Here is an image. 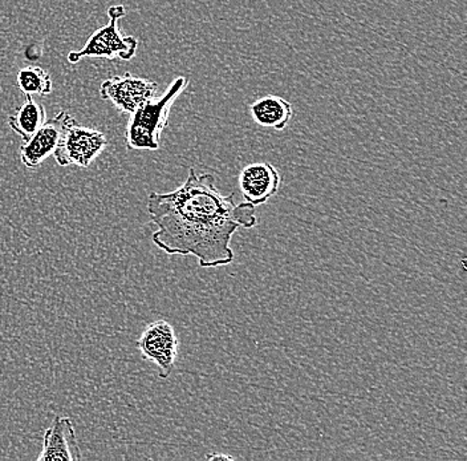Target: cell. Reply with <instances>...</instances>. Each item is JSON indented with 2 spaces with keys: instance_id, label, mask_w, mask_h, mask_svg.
<instances>
[{
  "instance_id": "30bf717a",
  "label": "cell",
  "mask_w": 467,
  "mask_h": 461,
  "mask_svg": "<svg viewBox=\"0 0 467 461\" xmlns=\"http://www.w3.org/2000/svg\"><path fill=\"white\" fill-rule=\"evenodd\" d=\"M250 112L256 124L282 132L290 124L294 108L279 96H265L251 104Z\"/></svg>"
},
{
  "instance_id": "4fadbf2b",
  "label": "cell",
  "mask_w": 467,
  "mask_h": 461,
  "mask_svg": "<svg viewBox=\"0 0 467 461\" xmlns=\"http://www.w3.org/2000/svg\"><path fill=\"white\" fill-rule=\"evenodd\" d=\"M207 460H233V456H229V455H223V454H215V455H209L207 456Z\"/></svg>"
},
{
  "instance_id": "8fae6325",
  "label": "cell",
  "mask_w": 467,
  "mask_h": 461,
  "mask_svg": "<svg viewBox=\"0 0 467 461\" xmlns=\"http://www.w3.org/2000/svg\"><path fill=\"white\" fill-rule=\"evenodd\" d=\"M47 112L43 104L37 103L34 98L26 95V101L15 110L13 115L8 118V125L15 133L22 137L23 141H27L34 136L40 127L46 122Z\"/></svg>"
},
{
  "instance_id": "ba28073f",
  "label": "cell",
  "mask_w": 467,
  "mask_h": 461,
  "mask_svg": "<svg viewBox=\"0 0 467 461\" xmlns=\"http://www.w3.org/2000/svg\"><path fill=\"white\" fill-rule=\"evenodd\" d=\"M279 171L270 162H255L242 169L239 189L244 201L254 206L263 205L279 192Z\"/></svg>"
},
{
  "instance_id": "7a4b0ae2",
  "label": "cell",
  "mask_w": 467,
  "mask_h": 461,
  "mask_svg": "<svg viewBox=\"0 0 467 461\" xmlns=\"http://www.w3.org/2000/svg\"><path fill=\"white\" fill-rule=\"evenodd\" d=\"M189 80L183 76L175 79L160 98H151L136 112L131 113L127 127V148L130 151H157L161 134L168 125L169 113L175 99L183 92Z\"/></svg>"
},
{
  "instance_id": "3957f363",
  "label": "cell",
  "mask_w": 467,
  "mask_h": 461,
  "mask_svg": "<svg viewBox=\"0 0 467 461\" xmlns=\"http://www.w3.org/2000/svg\"><path fill=\"white\" fill-rule=\"evenodd\" d=\"M125 14L127 10L124 5H112L108 10L109 23L99 28L80 51L69 52V63L76 64L86 58L109 60H130L134 58L139 47V39L134 37H125L119 31V20L124 17Z\"/></svg>"
},
{
  "instance_id": "6da1fadb",
  "label": "cell",
  "mask_w": 467,
  "mask_h": 461,
  "mask_svg": "<svg viewBox=\"0 0 467 461\" xmlns=\"http://www.w3.org/2000/svg\"><path fill=\"white\" fill-rule=\"evenodd\" d=\"M256 206L224 195L210 173L190 168L185 183L169 194H150L146 212L157 227L151 241L168 256H192L202 268L234 261L232 239L239 227L258 225Z\"/></svg>"
},
{
  "instance_id": "7c38bea8",
  "label": "cell",
  "mask_w": 467,
  "mask_h": 461,
  "mask_svg": "<svg viewBox=\"0 0 467 461\" xmlns=\"http://www.w3.org/2000/svg\"><path fill=\"white\" fill-rule=\"evenodd\" d=\"M17 87L25 95L47 96L52 92V79L40 67H26L17 74Z\"/></svg>"
},
{
  "instance_id": "9c48e42d",
  "label": "cell",
  "mask_w": 467,
  "mask_h": 461,
  "mask_svg": "<svg viewBox=\"0 0 467 461\" xmlns=\"http://www.w3.org/2000/svg\"><path fill=\"white\" fill-rule=\"evenodd\" d=\"M83 459L72 420L66 416L55 417L43 437L42 454L37 461H78Z\"/></svg>"
},
{
  "instance_id": "52a82bcc",
  "label": "cell",
  "mask_w": 467,
  "mask_h": 461,
  "mask_svg": "<svg viewBox=\"0 0 467 461\" xmlns=\"http://www.w3.org/2000/svg\"><path fill=\"white\" fill-rule=\"evenodd\" d=\"M76 121L67 110H61L54 118L46 120L34 136L20 148V159L28 169H36L48 159L54 156L64 133Z\"/></svg>"
},
{
  "instance_id": "5b68a950",
  "label": "cell",
  "mask_w": 467,
  "mask_h": 461,
  "mask_svg": "<svg viewBox=\"0 0 467 461\" xmlns=\"http://www.w3.org/2000/svg\"><path fill=\"white\" fill-rule=\"evenodd\" d=\"M178 337L171 323L156 320L140 337L137 346L145 361L156 364L160 378L166 379L173 372L178 355Z\"/></svg>"
},
{
  "instance_id": "8992f818",
  "label": "cell",
  "mask_w": 467,
  "mask_h": 461,
  "mask_svg": "<svg viewBox=\"0 0 467 461\" xmlns=\"http://www.w3.org/2000/svg\"><path fill=\"white\" fill-rule=\"evenodd\" d=\"M157 89L159 86L148 79L124 74L105 80L100 87V95L102 100L110 101L119 112L131 115L156 96Z\"/></svg>"
},
{
  "instance_id": "277c9868",
  "label": "cell",
  "mask_w": 467,
  "mask_h": 461,
  "mask_svg": "<svg viewBox=\"0 0 467 461\" xmlns=\"http://www.w3.org/2000/svg\"><path fill=\"white\" fill-rule=\"evenodd\" d=\"M107 145V137L100 131L81 127L75 121L64 133L54 157L60 166L88 168L100 156Z\"/></svg>"
}]
</instances>
